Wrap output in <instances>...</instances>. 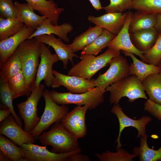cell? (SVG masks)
Returning <instances> with one entry per match:
<instances>
[{
    "label": "cell",
    "instance_id": "cell-1",
    "mask_svg": "<svg viewBox=\"0 0 161 161\" xmlns=\"http://www.w3.org/2000/svg\"><path fill=\"white\" fill-rule=\"evenodd\" d=\"M15 52L20 61L21 70L27 84L32 89L41 54L40 43L35 38L27 39L18 47Z\"/></svg>",
    "mask_w": 161,
    "mask_h": 161
},
{
    "label": "cell",
    "instance_id": "cell-2",
    "mask_svg": "<svg viewBox=\"0 0 161 161\" xmlns=\"http://www.w3.org/2000/svg\"><path fill=\"white\" fill-rule=\"evenodd\" d=\"M120 52L119 50L108 48L104 53L97 56L81 55L80 61L70 69L68 75L90 80L99 70L109 65L112 59L120 55Z\"/></svg>",
    "mask_w": 161,
    "mask_h": 161
},
{
    "label": "cell",
    "instance_id": "cell-3",
    "mask_svg": "<svg viewBox=\"0 0 161 161\" xmlns=\"http://www.w3.org/2000/svg\"><path fill=\"white\" fill-rule=\"evenodd\" d=\"M38 139L43 145L51 146L50 151L55 153L69 152L80 147L78 139L60 122L55 123L49 131L42 132Z\"/></svg>",
    "mask_w": 161,
    "mask_h": 161
},
{
    "label": "cell",
    "instance_id": "cell-4",
    "mask_svg": "<svg viewBox=\"0 0 161 161\" xmlns=\"http://www.w3.org/2000/svg\"><path fill=\"white\" fill-rule=\"evenodd\" d=\"M106 91L110 92L109 101L112 104H118L123 97H127L130 103L139 98L148 99L142 83L133 75L112 83L107 87Z\"/></svg>",
    "mask_w": 161,
    "mask_h": 161
},
{
    "label": "cell",
    "instance_id": "cell-5",
    "mask_svg": "<svg viewBox=\"0 0 161 161\" xmlns=\"http://www.w3.org/2000/svg\"><path fill=\"white\" fill-rule=\"evenodd\" d=\"M49 93L52 99L59 105H87L89 110L95 109L103 102L104 99L103 94L97 87L83 93H62L55 90L49 91Z\"/></svg>",
    "mask_w": 161,
    "mask_h": 161
},
{
    "label": "cell",
    "instance_id": "cell-6",
    "mask_svg": "<svg viewBox=\"0 0 161 161\" xmlns=\"http://www.w3.org/2000/svg\"><path fill=\"white\" fill-rule=\"evenodd\" d=\"M49 91H44L43 97L45 106L39 122L30 134L35 139L38 137L44 131L52 124L61 122L64 116L69 112L68 107L66 105H60L51 98Z\"/></svg>",
    "mask_w": 161,
    "mask_h": 161
},
{
    "label": "cell",
    "instance_id": "cell-7",
    "mask_svg": "<svg viewBox=\"0 0 161 161\" xmlns=\"http://www.w3.org/2000/svg\"><path fill=\"white\" fill-rule=\"evenodd\" d=\"M45 87L44 84L41 83L38 86L34 85L27 100L17 105L21 118L24 122V130L30 134L40 119L38 116L37 106L40 98L43 96Z\"/></svg>",
    "mask_w": 161,
    "mask_h": 161
},
{
    "label": "cell",
    "instance_id": "cell-8",
    "mask_svg": "<svg viewBox=\"0 0 161 161\" xmlns=\"http://www.w3.org/2000/svg\"><path fill=\"white\" fill-rule=\"evenodd\" d=\"M105 72L100 73L96 79H90L103 94L106 92L107 86L129 75V65L126 58L120 54L113 58Z\"/></svg>",
    "mask_w": 161,
    "mask_h": 161
},
{
    "label": "cell",
    "instance_id": "cell-9",
    "mask_svg": "<svg viewBox=\"0 0 161 161\" xmlns=\"http://www.w3.org/2000/svg\"><path fill=\"white\" fill-rule=\"evenodd\" d=\"M46 146H41L29 143L23 144L19 147L24 151L25 157L21 161H64L75 154L80 153V147L74 151L63 153H55L49 151Z\"/></svg>",
    "mask_w": 161,
    "mask_h": 161
},
{
    "label": "cell",
    "instance_id": "cell-10",
    "mask_svg": "<svg viewBox=\"0 0 161 161\" xmlns=\"http://www.w3.org/2000/svg\"><path fill=\"white\" fill-rule=\"evenodd\" d=\"M41 54V60L38 66L35 82V86H38L41 81L44 80L46 85L52 87L55 77L53 73L52 67L54 64L59 60L56 53L52 54L49 46L40 43Z\"/></svg>",
    "mask_w": 161,
    "mask_h": 161
},
{
    "label": "cell",
    "instance_id": "cell-11",
    "mask_svg": "<svg viewBox=\"0 0 161 161\" xmlns=\"http://www.w3.org/2000/svg\"><path fill=\"white\" fill-rule=\"evenodd\" d=\"M110 111L116 116L119 123V132L116 142V143H117L116 150L123 145L121 143L120 139L121 133L125 128L132 127L136 129L138 132L137 138L143 137L146 134V126L152 120L150 117L145 116L138 120L130 118L124 113L119 103L114 104Z\"/></svg>",
    "mask_w": 161,
    "mask_h": 161
},
{
    "label": "cell",
    "instance_id": "cell-12",
    "mask_svg": "<svg viewBox=\"0 0 161 161\" xmlns=\"http://www.w3.org/2000/svg\"><path fill=\"white\" fill-rule=\"evenodd\" d=\"M88 109L89 106L87 105L78 106L66 114L61 121L62 125L78 139L86 134L85 115Z\"/></svg>",
    "mask_w": 161,
    "mask_h": 161
},
{
    "label": "cell",
    "instance_id": "cell-13",
    "mask_svg": "<svg viewBox=\"0 0 161 161\" xmlns=\"http://www.w3.org/2000/svg\"><path fill=\"white\" fill-rule=\"evenodd\" d=\"M133 14L129 10L128 11L126 18L123 27L109 43L108 47L131 53L139 57L143 62L148 64L144 56V52L137 49L131 39L129 29Z\"/></svg>",
    "mask_w": 161,
    "mask_h": 161
},
{
    "label": "cell",
    "instance_id": "cell-14",
    "mask_svg": "<svg viewBox=\"0 0 161 161\" xmlns=\"http://www.w3.org/2000/svg\"><path fill=\"white\" fill-rule=\"evenodd\" d=\"M55 77L52 87L57 88L61 86L65 87L72 93H83L94 89L95 86L89 80L74 76L66 75L58 71L53 70Z\"/></svg>",
    "mask_w": 161,
    "mask_h": 161
},
{
    "label": "cell",
    "instance_id": "cell-15",
    "mask_svg": "<svg viewBox=\"0 0 161 161\" xmlns=\"http://www.w3.org/2000/svg\"><path fill=\"white\" fill-rule=\"evenodd\" d=\"M0 123V134L7 137L16 145L20 146L23 144L35 142V139L22 129L12 115Z\"/></svg>",
    "mask_w": 161,
    "mask_h": 161
},
{
    "label": "cell",
    "instance_id": "cell-16",
    "mask_svg": "<svg viewBox=\"0 0 161 161\" xmlns=\"http://www.w3.org/2000/svg\"><path fill=\"white\" fill-rule=\"evenodd\" d=\"M128 11L125 12L107 13L99 17L89 16L88 20L101 28L117 35L123 27Z\"/></svg>",
    "mask_w": 161,
    "mask_h": 161
},
{
    "label": "cell",
    "instance_id": "cell-17",
    "mask_svg": "<svg viewBox=\"0 0 161 161\" xmlns=\"http://www.w3.org/2000/svg\"><path fill=\"white\" fill-rule=\"evenodd\" d=\"M40 43H43L51 46L58 55L59 60L63 63L64 69H66L68 61L74 64L73 58H80L72 51L60 38H56L53 34H44L34 37Z\"/></svg>",
    "mask_w": 161,
    "mask_h": 161
},
{
    "label": "cell",
    "instance_id": "cell-18",
    "mask_svg": "<svg viewBox=\"0 0 161 161\" xmlns=\"http://www.w3.org/2000/svg\"><path fill=\"white\" fill-rule=\"evenodd\" d=\"M35 29L25 25L24 27L16 34L0 41V65L13 54L18 47L27 39Z\"/></svg>",
    "mask_w": 161,
    "mask_h": 161
},
{
    "label": "cell",
    "instance_id": "cell-19",
    "mask_svg": "<svg viewBox=\"0 0 161 161\" xmlns=\"http://www.w3.org/2000/svg\"><path fill=\"white\" fill-rule=\"evenodd\" d=\"M24 0L30 4L34 10L45 16L54 25H57L59 16L65 9L64 8L58 7L54 0Z\"/></svg>",
    "mask_w": 161,
    "mask_h": 161
},
{
    "label": "cell",
    "instance_id": "cell-20",
    "mask_svg": "<svg viewBox=\"0 0 161 161\" xmlns=\"http://www.w3.org/2000/svg\"><path fill=\"white\" fill-rule=\"evenodd\" d=\"M17 18L28 27L36 29L47 19L43 16H40L34 12L33 8L28 3L14 2Z\"/></svg>",
    "mask_w": 161,
    "mask_h": 161
},
{
    "label": "cell",
    "instance_id": "cell-21",
    "mask_svg": "<svg viewBox=\"0 0 161 161\" xmlns=\"http://www.w3.org/2000/svg\"><path fill=\"white\" fill-rule=\"evenodd\" d=\"M72 25L68 23H63L60 25H54L47 18L37 28L33 33L28 39L33 38L35 37L44 34H53L66 43L69 40L67 35L71 33L73 30Z\"/></svg>",
    "mask_w": 161,
    "mask_h": 161
},
{
    "label": "cell",
    "instance_id": "cell-22",
    "mask_svg": "<svg viewBox=\"0 0 161 161\" xmlns=\"http://www.w3.org/2000/svg\"><path fill=\"white\" fill-rule=\"evenodd\" d=\"M131 40L138 50L145 52L154 44L159 35L155 28L140 30L130 34Z\"/></svg>",
    "mask_w": 161,
    "mask_h": 161
},
{
    "label": "cell",
    "instance_id": "cell-23",
    "mask_svg": "<svg viewBox=\"0 0 161 161\" xmlns=\"http://www.w3.org/2000/svg\"><path fill=\"white\" fill-rule=\"evenodd\" d=\"M121 52L125 56L130 57L133 61L129 65V75L136 76L141 83L148 75L160 72V66L142 62L131 53L123 51Z\"/></svg>",
    "mask_w": 161,
    "mask_h": 161
},
{
    "label": "cell",
    "instance_id": "cell-24",
    "mask_svg": "<svg viewBox=\"0 0 161 161\" xmlns=\"http://www.w3.org/2000/svg\"><path fill=\"white\" fill-rule=\"evenodd\" d=\"M103 30L96 25L90 27L85 32L75 37L71 44L66 46L74 53L82 50L91 44L101 34Z\"/></svg>",
    "mask_w": 161,
    "mask_h": 161
},
{
    "label": "cell",
    "instance_id": "cell-25",
    "mask_svg": "<svg viewBox=\"0 0 161 161\" xmlns=\"http://www.w3.org/2000/svg\"><path fill=\"white\" fill-rule=\"evenodd\" d=\"M156 15L138 11L133 13L129 26V34L142 30L155 28Z\"/></svg>",
    "mask_w": 161,
    "mask_h": 161
},
{
    "label": "cell",
    "instance_id": "cell-26",
    "mask_svg": "<svg viewBox=\"0 0 161 161\" xmlns=\"http://www.w3.org/2000/svg\"><path fill=\"white\" fill-rule=\"evenodd\" d=\"M142 83L149 99L161 105V73L160 72L148 75Z\"/></svg>",
    "mask_w": 161,
    "mask_h": 161
},
{
    "label": "cell",
    "instance_id": "cell-27",
    "mask_svg": "<svg viewBox=\"0 0 161 161\" xmlns=\"http://www.w3.org/2000/svg\"><path fill=\"white\" fill-rule=\"evenodd\" d=\"M21 70L20 61L15 52L0 65V81L8 82Z\"/></svg>",
    "mask_w": 161,
    "mask_h": 161
},
{
    "label": "cell",
    "instance_id": "cell-28",
    "mask_svg": "<svg viewBox=\"0 0 161 161\" xmlns=\"http://www.w3.org/2000/svg\"><path fill=\"white\" fill-rule=\"evenodd\" d=\"M148 137L146 134L140 138V145L133 149L132 153L138 157L140 161H161V147L157 150L149 148L147 143Z\"/></svg>",
    "mask_w": 161,
    "mask_h": 161
},
{
    "label": "cell",
    "instance_id": "cell-29",
    "mask_svg": "<svg viewBox=\"0 0 161 161\" xmlns=\"http://www.w3.org/2000/svg\"><path fill=\"white\" fill-rule=\"evenodd\" d=\"M116 35L103 29L102 33L90 44L85 47L81 52V55H96L106 47Z\"/></svg>",
    "mask_w": 161,
    "mask_h": 161
},
{
    "label": "cell",
    "instance_id": "cell-30",
    "mask_svg": "<svg viewBox=\"0 0 161 161\" xmlns=\"http://www.w3.org/2000/svg\"><path fill=\"white\" fill-rule=\"evenodd\" d=\"M13 99L23 96H29L32 89L28 86L22 70L8 81Z\"/></svg>",
    "mask_w": 161,
    "mask_h": 161
},
{
    "label": "cell",
    "instance_id": "cell-31",
    "mask_svg": "<svg viewBox=\"0 0 161 161\" xmlns=\"http://www.w3.org/2000/svg\"><path fill=\"white\" fill-rule=\"evenodd\" d=\"M10 140L0 134V153L4 155L10 160L21 161L25 157L24 151Z\"/></svg>",
    "mask_w": 161,
    "mask_h": 161
},
{
    "label": "cell",
    "instance_id": "cell-32",
    "mask_svg": "<svg viewBox=\"0 0 161 161\" xmlns=\"http://www.w3.org/2000/svg\"><path fill=\"white\" fill-rule=\"evenodd\" d=\"M24 24L18 18H0V41L12 36L20 31Z\"/></svg>",
    "mask_w": 161,
    "mask_h": 161
},
{
    "label": "cell",
    "instance_id": "cell-33",
    "mask_svg": "<svg viewBox=\"0 0 161 161\" xmlns=\"http://www.w3.org/2000/svg\"><path fill=\"white\" fill-rule=\"evenodd\" d=\"M0 93L1 103L10 111L11 114L16 123L22 127L21 118L17 115L14 110L13 103V96L7 81H0Z\"/></svg>",
    "mask_w": 161,
    "mask_h": 161
},
{
    "label": "cell",
    "instance_id": "cell-34",
    "mask_svg": "<svg viewBox=\"0 0 161 161\" xmlns=\"http://www.w3.org/2000/svg\"><path fill=\"white\" fill-rule=\"evenodd\" d=\"M131 9L150 13H160L161 0H134Z\"/></svg>",
    "mask_w": 161,
    "mask_h": 161
},
{
    "label": "cell",
    "instance_id": "cell-35",
    "mask_svg": "<svg viewBox=\"0 0 161 161\" xmlns=\"http://www.w3.org/2000/svg\"><path fill=\"white\" fill-rule=\"evenodd\" d=\"M95 155L101 161H132L133 158L137 157L121 148L117 149L116 152L107 151L101 154L96 153Z\"/></svg>",
    "mask_w": 161,
    "mask_h": 161
},
{
    "label": "cell",
    "instance_id": "cell-36",
    "mask_svg": "<svg viewBox=\"0 0 161 161\" xmlns=\"http://www.w3.org/2000/svg\"><path fill=\"white\" fill-rule=\"evenodd\" d=\"M143 55L148 64L158 66L161 59V34H159L152 47L145 52Z\"/></svg>",
    "mask_w": 161,
    "mask_h": 161
},
{
    "label": "cell",
    "instance_id": "cell-37",
    "mask_svg": "<svg viewBox=\"0 0 161 161\" xmlns=\"http://www.w3.org/2000/svg\"><path fill=\"white\" fill-rule=\"evenodd\" d=\"M134 0H110V3L103 7L106 13L124 12L131 9Z\"/></svg>",
    "mask_w": 161,
    "mask_h": 161
},
{
    "label": "cell",
    "instance_id": "cell-38",
    "mask_svg": "<svg viewBox=\"0 0 161 161\" xmlns=\"http://www.w3.org/2000/svg\"><path fill=\"white\" fill-rule=\"evenodd\" d=\"M0 12L1 18H17L15 5L11 0H0Z\"/></svg>",
    "mask_w": 161,
    "mask_h": 161
},
{
    "label": "cell",
    "instance_id": "cell-39",
    "mask_svg": "<svg viewBox=\"0 0 161 161\" xmlns=\"http://www.w3.org/2000/svg\"><path fill=\"white\" fill-rule=\"evenodd\" d=\"M144 110L158 120L161 121V105L157 103L150 99L144 104Z\"/></svg>",
    "mask_w": 161,
    "mask_h": 161
},
{
    "label": "cell",
    "instance_id": "cell-40",
    "mask_svg": "<svg viewBox=\"0 0 161 161\" xmlns=\"http://www.w3.org/2000/svg\"><path fill=\"white\" fill-rule=\"evenodd\" d=\"M90 160L86 156L80 154H75L70 157L67 159V161H89Z\"/></svg>",
    "mask_w": 161,
    "mask_h": 161
},
{
    "label": "cell",
    "instance_id": "cell-41",
    "mask_svg": "<svg viewBox=\"0 0 161 161\" xmlns=\"http://www.w3.org/2000/svg\"><path fill=\"white\" fill-rule=\"evenodd\" d=\"M11 114L10 111L8 109L0 110V122L4 120Z\"/></svg>",
    "mask_w": 161,
    "mask_h": 161
},
{
    "label": "cell",
    "instance_id": "cell-42",
    "mask_svg": "<svg viewBox=\"0 0 161 161\" xmlns=\"http://www.w3.org/2000/svg\"><path fill=\"white\" fill-rule=\"evenodd\" d=\"M90 2L93 7L96 11H98L103 9L100 0H88Z\"/></svg>",
    "mask_w": 161,
    "mask_h": 161
},
{
    "label": "cell",
    "instance_id": "cell-43",
    "mask_svg": "<svg viewBox=\"0 0 161 161\" xmlns=\"http://www.w3.org/2000/svg\"><path fill=\"white\" fill-rule=\"evenodd\" d=\"M156 24L155 28L161 34V13L156 15Z\"/></svg>",
    "mask_w": 161,
    "mask_h": 161
},
{
    "label": "cell",
    "instance_id": "cell-44",
    "mask_svg": "<svg viewBox=\"0 0 161 161\" xmlns=\"http://www.w3.org/2000/svg\"><path fill=\"white\" fill-rule=\"evenodd\" d=\"M10 160L2 154L0 153V161H8Z\"/></svg>",
    "mask_w": 161,
    "mask_h": 161
},
{
    "label": "cell",
    "instance_id": "cell-45",
    "mask_svg": "<svg viewBox=\"0 0 161 161\" xmlns=\"http://www.w3.org/2000/svg\"><path fill=\"white\" fill-rule=\"evenodd\" d=\"M158 66H159L161 67V59L158 65Z\"/></svg>",
    "mask_w": 161,
    "mask_h": 161
},
{
    "label": "cell",
    "instance_id": "cell-46",
    "mask_svg": "<svg viewBox=\"0 0 161 161\" xmlns=\"http://www.w3.org/2000/svg\"><path fill=\"white\" fill-rule=\"evenodd\" d=\"M160 73H161V71H160Z\"/></svg>",
    "mask_w": 161,
    "mask_h": 161
}]
</instances>
